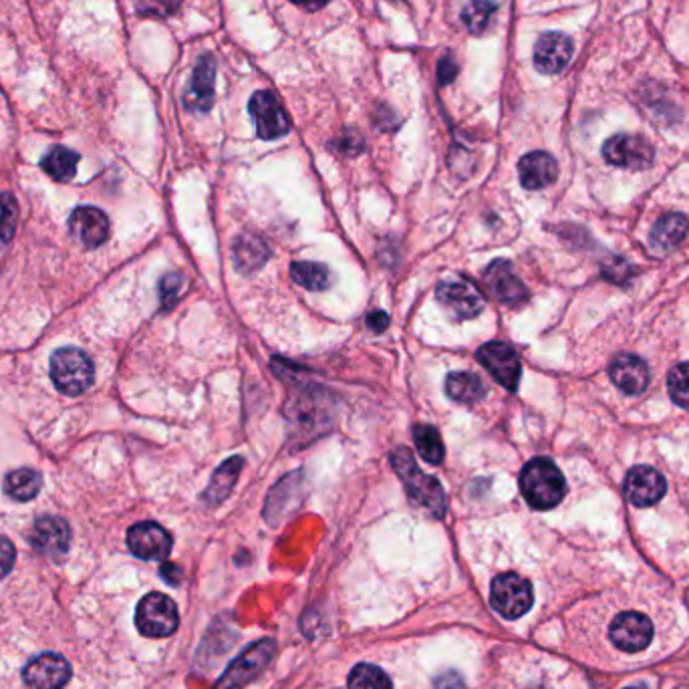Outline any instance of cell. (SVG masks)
<instances>
[{
    "instance_id": "4fadbf2b",
    "label": "cell",
    "mask_w": 689,
    "mask_h": 689,
    "mask_svg": "<svg viewBox=\"0 0 689 689\" xmlns=\"http://www.w3.org/2000/svg\"><path fill=\"white\" fill-rule=\"evenodd\" d=\"M29 542L37 553L49 559H61L71 544V526L59 516H43L33 524Z\"/></svg>"
},
{
    "instance_id": "5bb4252c",
    "label": "cell",
    "mask_w": 689,
    "mask_h": 689,
    "mask_svg": "<svg viewBox=\"0 0 689 689\" xmlns=\"http://www.w3.org/2000/svg\"><path fill=\"white\" fill-rule=\"evenodd\" d=\"M484 281L492 297L506 307H518L528 301V289L506 260H494L484 272Z\"/></svg>"
},
{
    "instance_id": "30bf717a",
    "label": "cell",
    "mask_w": 689,
    "mask_h": 689,
    "mask_svg": "<svg viewBox=\"0 0 689 689\" xmlns=\"http://www.w3.org/2000/svg\"><path fill=\"white\" fill-rule=\"evenodd\" d=\"M609 637L617 649L625 653H639L651 643L653 625L643 613L627 611L613 619Z\"/></svg>"
},
{
    "instance_id": "cb8c5ba5",
    "label": "cell",
    "mask_w": 689,
    "mask_h": 689,
    "mask_svg": "<svg viewBox=\"0 0 689 689\" xmlns=\"http://www.w3.org/2000/svg\"><path fill=\"white\" fill-rule=\"evenodd\" d=\"M232 258H234V264L240 272H252L266 262L268 248L258 236L244 234L234 242Z\"/></svg>"
},
{
    "instance_id": "ab89813d",
    "label": "cell",
    "mask_w": 689,
    "mask_h": 689,
    "mask_svg": "<svg viewBox=\"0 0 689 689\" xmlns=\"http://www.w3.org/2000/svg\"><path fill=\"white\" fill-rule=\"evenodd\" d=\"M291 3L305 9V11H319L325 5H329V0H291Z\"/></svg>"
},
{
    "instance_id": "83f0119b",
    "label": "cell",
    "mask_w": 689,
    "mask_h": 689,
    "mask_svg": "<svg viewBox=\"0 0 689 689\" xmlns=\"http://www.w3.org/2000/svg\"><path fill=\"white\" fill-rule=\"evenodd\" d=\"M291 277L307 291H325L331 285V272L317 262H293Z\"/></svg>"
},
{
    "instance_id": "5b68a950",
    "label": "cell",
    "mask_w": 689,
    "mask_h": 689,
    "mask_svg": "<svg viewBox=\"0 0 689 689\" xmlns=\"http://www.w3.org/2000/svg\"><path fill=\"white\" fill-rule=\"evenodd\" d=\"M534 603L532 585L516 573H504L492 581L490 605L504 619H518L530 611Z\"/></svg>"
},
{
    "instance_id": "f546056e",
    "label": "cell",
    "mask_w": 689,
    "mask_h": 689,
    "mask_svg": "<svg viewBox=\"0 0 689 689\" xmlns=\"http://www.w3.org/2000/svg\"><path fill=\"white\" fill-rule=\"evenodd\" d=\"M496 11L498 5L494 0H470L462 11V21L472 35H482L490 27Z\"/></svg>"
},
{
    "instance_id": "e0dca14e",
    "label": "cell",
    "mask_w": 689,
    "mask_h": 689,
    "mask_svg": "<svg viewBox=\"0 0 689 689\" xmlns=\"http://www.w3.org/2000/svg\"><path fill=\"white\" fill-rule=\"evenodd\" d=\"M573 41L563 33H546L536 41L534 65L544 75L561 73L573 57Z\"/></svg>"
},
{
    "instance_id": "4316f807",
    "label": "cell",
    "mask_w": 689,
    "mask_h": 689,
    "mask_svg": "<svg viewBox=\"0 0 689 689\" xmlns=\"http://www.w3.org/2000/svg\"><path fill=\"white\" fill-rule=\"evenodd\" d=\"M77 164H79V154L63 146H55L53 150H49L41 162L43 170L57 182L73 180L77 174Z\"/></svg>"
},
{
    "instance_id": "6da1fadb",
    "label": "cell",
    "mask_w": 689,
    "mask_h": 689,
    "mask_svg": "<svg viewBox=\"0 0 689 689\" xmlns=\"http://www.w3.org/2000/svg\"><path fill=\"white\" fill-rule=\"evenodd\" d=\"M391 466L403 482L407 496L418 506L426 508L434 518H444L446 514V494L442 484L420 470L416 458L407 448H397L391 452Z\"/></svg>"
},
{
    "instance_id": "836d02e7",
    "label": "cell",
    "mask_w": 689,
    "mask_h": 689,
    "mask_svg": "<svg viewBox=\"0 0 689 689\" xmlns=\"http://www.w3.org/2000/svg\"><path fill=\"white\" fill-rule=\"evenodd\" d=\"M182 287H184L182 274H178V272L166 274V277L160 283V297H162V307L164 309H172L176 305V301L180 299Z\"/></svg>"
},
{
    "instance_id": "8fae6325",
    "label": "cell",
    "mask_w": 689,
    "mask_h": 689,
    "mask_svg": "<svg viewBox=\"0 0 689 689\" xmlns=\"http://www.w3.org/2000/svg\"><path fill=\"white\" fill-rule=\"evenodd\" d=\"M438 301L458 321L474 319L482 313L486 301L470 281H446L438 287Z\"/></svg>"
},
{
    "instance_id": "603a6c76",
    "label": "cell",
    "mask_w": 689,
    "mask_h": 689,
    "mask_svg": "<svg viewBox=\"0 0 689 689\" xmlns=\"http://www.w3.org/2000/svg\"><path fill=\"white\" fill-rule=\"evenodd\" d=\"M446 393L450 395V399H454L458 403L472 405V403H478L480 399H484L486 385L482 383V379L476 373L454 371L446 379Z\"/></svg>"
},
{
    "instance_id": "4dcf8cb0",
    "label": "cell",
    "mask_w": 689,
    "mask_h": 689,
    "mask_svg": "<svg viewBox=\"0 0 689 689\" xmlns=\"http://www.w3.org/2000/svg\"><path fill=\"white\" fill-rule=\"evenodd\" d=\"M349 689H393L383 669L371 663H359L349 675Z\"/></svg>"
},
{
    "instance_id": "8d00e7d4",
    "label": "cell",
    "mask_w": 689,
    "mask_h": 689,
    "mask_svg": "<svg viewBox=\"0 0 689 689\" xmlns=\"http://www.w3.org/2000/svg\"><path fill=\"white\" fill-rule=\"evenodd\" d=\"M456 75H458V63H456V59L448 53L446 57H442L440 67H438L440 83H442V85H448V83H452V81L456 79Z\"/></svg>"
},
{
    "instance_id": "74e56055",
    "label": "cell",
    "mask_w": 689,
    "mask_h": 689,
    "mask_svg": "<svg viewBox=\"0 0 689 689\" xmlns=\"http://www.w3.org/2000/svg\"><path fill=\"white\" fill-rule=\"evenodd\" d=\"M367 325H369V329H373V331L381 333V331H385V329H387V325H389V317H387L383 311H371V313H369V317H367Z\"/></svg>"
},
{
    "instance_id": "1f68e13d",
    "label": "cell",
    "mask_w": 689,
    "mask_h": 689,
    "mask_svg": "<svg viewBox=\"0 0 689 689\" xmlns=\"http://www.w3.org/2000/svg\"><path fill=\"white\" fill-rule=\"evenodd\" d=\"M667 389H669L671 399L679 407H687L689 409V361L687 363H679V365H675L669 371Z\"/></svg>"
},
{
    "instance_id": "d4e9b609",
    "label": "cell",
    "mask_w": 689,
    "mask_h": 689,
    "mask_svg": "<svg viewBox=\"0 0 689 689\" xmlns=\"http://www.w3.org/2000/svg\"><path fill=\"white\" fill-rule=\"evenodd\" d=\"M43 486V478L37 470L31 468H19L13 470L7 478H5V492L7 496H11L17 502H29L33 500Z\"/></svg>"
},
{
    "instance_id": "7a4b0ae2",
    "label": "cell",
    "mask_w": 689,
    "mask_h": 689,
    "mask_svg": "<svg viewBox=\"0 0 689 689\" xmlns=\"http://www.w3.org/2000/svg\"><path fill=\"white\" fill-rule=\"evenodd\" d=\"M520 492L532 508L550 510L559 506L565 498L567 482L555 462L534 458L522 468Z\"/></svg>"
},
{
    "instance_id": "d6a6232c",
    "label": "cell",
    "mask_w": 689,
    "mask_h": 689,
    "mask_svg": "<svg viewBox=\"0 0 689 689\" xmlns=\"http://www.w3.org/2000/svg\"><path fill=\"white\" fill-rule=\"evenodd\" d=\"M182 7V0H137V11L144 17H158L166 19L178 13Z\"/></svg>"
},
{
    "instance_id": "44dd1931",
    "label": "cell",
    "mask_w": 689,
    "mask_h": 689,
    "mask_svg": "<svg viewBox=\"0 0 689 689\" xmlns=\"http://www.w3.org/2000/svg\"><path fill=\"white\" fill-rule=\"evenodd\" d=\"M518 176L526 190H542L559 178V164L546 152H530L520 160Z\"/></svg>"
},
{
    "instance_id": "3957f363",
    "label": "cell",
    "mask_w": 689,
    "mask_h": 689,
    "mask_svg": "<svg viewBox=\"0 0 689 689\" xmlns=\"http://www.w3.org/2000/svg\"><path fill=\"white\" fill-rule=\"evenodd\" d=\"M95 367L89 355L77 347H63L51 355V379L61 393L81 395L93 385Z\"/></svg>"
},
{
    "instance_id": "e575fe53",
    "label": "cell",
    "mask_w": 689,
    "mask_h": 689,
    "mask_svg": "<svg viewBox=\"0 0 689 689\" xmlns=\"http://www.w3.org/2000/svg\"><path fill=\"white\" fill-rule=\"evenodd\" d=\"M17 226V204L11 196H5L3 200V218H0V236L5 240H11Z\"/></svg>"
},
{
    "instance_id": "9c48e42d",
    "label": "cell",
    "mask_w": 689,
    "mask_h": 689,
    "mask_svg": "<svg viewBox=\"0 0 689 689\" xmlns=\"http://www.w3.org/2000/svg\"><path fill=\"white\" fill-rule=\"evenodd\" d=\"M478 361L492 373V377L506 387L508 391H516L520 383V359L518 353L502 341H490L478 349Z\"/></svg>"
},
{
    "instance_id": "d590c367",
    "label": "cell",
    "mask_w": 689,
    "mask_h": 689,
    "mask_svg": "<svg viewBox=\"0 0 689 689\" xmlns=\"http://www.w3.org/2000/svg\"><path fill=\"white\" fill-rule=\"evenodd\" d=\"M17 550L7 536H0V581H3L15 567Z\"/></svg>"
},
{
    "instance_id": "2e32d148",
    "label": "cell",
    "mask_w": 689,
    "mask_h": 689,
    "mask_svg": "<svg viewBox=\"0 0 689 689\" xmlns=\"http://www.w3.org/2000/svg\"><path fill=\"white\" fill-rule=\"evenodd\" d=\"M667 490L663 474L651 466H635L625 478V496L633 506L647 508L657 504Z\"/></svg>"
},
{
    "instance_id": "8992f818",
    "label": "cell",
    "mask_w": 689,
    "mask_h": 689,
    "mask_svg": "<svg viewBox=\"0 0 689 689\" xmlns=\"http://www.w3.org/2000/svg\"><path fill=\"white\" fill-rule=\"evenodd\" d=\"M603 156L611 166L627 170H645L653 164V146L641 135L619 133L609 137L603 146Z\"/></svg>"
},
{
    "instance_id": "f35d334b",
    "label": "cell",
    "mask_w": 689,
    "mask_h": 689,
    "mask_svg": "<svg viewBox=\"0 0 689 689\" xmlns=\"http://www.w3.org/2000/svg\"><path fill=\"white\" fill-rule=\"evenodd\" d=\"M361 148H363V137H359L357 133L351 131L349 135L343 137V146H341L343 152H347V154H357Z\"/></svg>"
},
{
    "instance_id": "ba28073f",
    "label": "cell",
    "mask_w": 689,
    "mask_h": 689,
    "mask_svg": "<svg viewBox=\"0 0 689 689\" xmlns=\"http://www.w3.org/2000/svg\"><path fill=\"white\" fill-rule=\"evenodd\" d=\"M248 109L254 117L258 137L262 140H279V137L287 135L291 129V121L270 91H256L248 103Z\"/></svg>"
},
{
    "instance_id": "b9f144b4",
    "label": "cell",
    "mask_w": 689,
    "mask_h": 689,
    "mask_svg": "<svg viewBox=\"0 0 689 689\" xmlns=\"http://www.w3.org/2000/svg\"><path fill=\"white\" fill-rule=\"evenodd\" d=\"M623 689H637V687H623Z\"/></svg>"
},
{
    "instance_id": "d6986e66",
    "label": "cell",
    "mask_w": 689,
    "mask_h": 689,
    "mask_svg": "<svg viewBox=\"0 0 689 689\" xmlns=\"http://www.w3.org/2000/svg\"><path fill=\"white\" fill-rule=\"evenodd\" d=\"M69 230L83 246L97 248L109 236V218L99 208L81 206L71 214Z\"/></svg>"
},
{
    "instance_id": "7402d4cb",
    "label": "cell",
    "mask_w": 689,
    "mask_h": 689,
    "mask_svg": "<svg viewBox=\"0 0 689 689\" xmlns=\"http://www.w3.org/2000/svg\"><path fill=\"white\" fill-rule=\"evenodd\" d=\"M687 230L689 220L683 214H665L655 222L649 242L657 252H669L681 244V240L687 236Z\"/></svg>"
},
{
    "instance_id": "60d3db41",
    "label": "cell",
    "mask_w": 689,
    "mask_h": 689,
    "mask_svg": "<svg viewBox=\"0 0 689 689\" xmlns=\"http://www.w3.org/2000/svg\"><path fill=\"white\" fill-rule=\"evenodd\" d=\"M180 569L178 567H174V565H164L162 567V577L168 581V583H172V585H178L180 583Z\"/></svg>"
},
{
    "instance_id": "7c38bea8",
    "label": "cell",
    "mask_w": 689,
    "mask_h": 689,
    "mask_svg": "<svg viewBox=\"0 0 689 689\" xmlns=\"http://www.w3.org/2000/svg\"><path fill=\"white\" fill-rule=\"evenodd\" d=\"M274 655L272 641H258L254 647L244 651L214 685V689H242L254 675H258Z\"/></svg>"
},
{
    "instance_id": "f1b7e54d",
    "label": "cell",
    "mask_w": 689,
    "mask_h": 689,
    "mask_svg": "<svg viewBox=\"0 0 689 689\" xmlns=\"http://www.w3.org/2000/svg\"><path fill=\"white\" fill-rule=\"evenodd\" d=\"M413 442H416V448L426 462H430V464H442L444 462L446 450L442 444V436L434 426L418 424L416 428H413Z\"/></svg>"
},
{
    "instance_id": "9a60e30c",
    "label": "cell",
    "mask_w": 689,
    "mask_h": 689,
    "mask_svg": "<svg viewBox=\"0 0 689 689\" xmlns=\"http://www.w3.org/2000/svg\"><path fill=\"white\" fill-rule=\"evenodd\" d=\"M23 675L31 689H63L71 679V665L59 653H43L25 667Z\"/></svg>"
},
{
    "instance_id": "277c9868",
    "label": "cell",
    "mask_w": 689,
    "mask_h": 689,
    "mask_svg": "<svg viewBox=\"0 0 689 689\" xmlns=\"http://www.w3.org/2000/svg\"><path fill=\"white\" fill-rule=\"evenodd\" d=\"M180 623L176 603L164 593L146 595L135 611V627L144 637L164 639L176 633Z\"/></svg>"
},
{
    "instance_id": "484cf974",
    "label": "cell",
    "mask_w": 689,
    "mask_h": 689,
    "mask_svg": "<svg viewBox=\"0 0 689 689\" xmlns=\"http://www.w3.org/2000/svg\"><path fill=\"white\" fill-rule=\"evenodd\" d=\"M242 466H244V460H242V458H230V460H226V462L214 472V476H212V480H210V484H208V490H206L204 498H206L210 504L222 502V500L230 494V490L234 488V484H236V480H238V474H240Z\"/></svg>"
},
{
    "instance_id": "ffe728a7",
    "label": "cell",
    "mask_w": 689,
    "mask_h": 689,
    "mask_svg": "<svg viewBox=\"0 0 689 689\" xmlns=\"http://www.w3.org/2000/svg\"><path fill=\"white\" fill-rule=\"evenodd\" d=\"M609 375L613 383L627 395H639L649 385V367L647 363L631 353L617 355L609 365Z\"/></svg>"
},
{
    "instance_id": "ac0fdd59",
    "label": "cell",
    "mask_w": 689,
    "mask_h": 689,
    "mask_svg": "<svg viewBox=\"0 0 689 689\" xmlns=\"http://www.w3.org/2000/svg\"><path fill=\"white\" fill-rule=\"evenodd\" d=\"M214 83H216V63L210 55L198 59L192 73L188 89L184 93V105L190 111H210L214 105Z\"/></svg>"
},
{
    "instance_id": "52a82bcc",
    "label": "cell",
    "mask_w": 689,
    "mask_h": 689,
    "mask_svg": "<svg viewBox=\"0 0 689 689\" xmlns=\"http://www.w3.org/2000/svg\"><path fill=\"white\" fill-rule=\"evenodd\" d=\"M127 546L137 559L166 561L172 553V536L156 522H140L127 530Z\"/></svg>"
}]
</instances>
